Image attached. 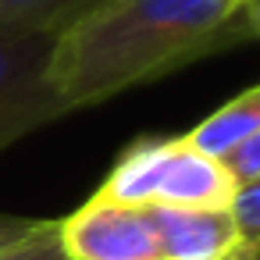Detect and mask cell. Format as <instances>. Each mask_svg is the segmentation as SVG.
Wrapping results in <instances>:
<instances>
[{"instance_id":"obj_4","label":"cell","mask_w":260,"mask_h":260,"mask_svg":"<svg viewBox=\"0 0 260 260\" xmlns=\"http://www.w3.org/2000/svg\"><path fill=\"white\" fill-rule=\"evenodd\" d=\"M72 260H164L150 207H132L93 192L75 214L57 217Z\"/></svg>"},{"instance_id":"obj_10","label":"cell","mask_w":260,"mask_h":260,"mask_svg":"<svg viewBox=\"0 0 260 260\" xmlns=\"http://www.w3.org/2000/svg\"><path fill=\"white\" fill-rule=\"evenodd\" d=\"M221 164H224L228 178L235 182V189L256 182V178H260V132H253V136H246L239 146H232V150L221 157Z\"/></svg>"},{"instance_id":"obj_8","label":"cell","mask_w":260,"mask_h":260,"mask_svg":"<svg viewBox=\"0 0 260 260\" xmlns=\"http://www.w3.org/2000/svg\"><path fill=\"white\" fill-rule=\"evenodd\" d=\"M0 260H72V256H68L64 242H61L57 221L43 217L40 228H32L29 235H22L11 246L0 249Z\"/></svg>"},{"instance_id":"obj_6","label":"cell","mask_w":260,"mask_h":260,"mask_svg":"<svg viewBox=\"0 0 260 260\" xmlns=\"http://www.w3.org/2000/svg\"><path fill=\"white\" fill-rule=\"evenodd\" d=\"M260 132V86L239 93L235 100H228L224 107H217L210 118H203L192 132H185V139L207 153V157H224L232 146H239L246 136Z\"/></svg>"},{"instance_id":"obj_3","label":"cell","mask_w":260,"mask_h":260,"mask_svg":"<svg viewBox=\"0 0 260 260\" xmlns=\"http://www.w3.org/2000/svg\"><path fill=\"white\" fill-rule=\"evenodd\" d=\"M50 32H0V153L72 114L50 82Z\"/></svg>"},{"instance_id":"obj_2","label":"cell","mask_w":260,"mask_h":260,"mask_svg":"<svg viewBox=\"0 0 260 260\" xmlns=\"http://www.w3.org/2000/svg\"><path fill=\"white\" fill-rule=\"evenodd\" d=\"M96 192L132 207H232L235 182L185 136H143L121 150Z\"/></svg>"},{"instance_id":"obj_11","label":"cell","mask_w":260,"mask_h":260,"mask_svg":"<svg viewBox=\"0 0 260 260\" xmlns=\"http://www.w3.org/2000/svg\"><path fill=\"white\" fill-rule=\"evenodd\" d=\"M43 217H25V214H8V210H0V249L11 246L15 239L29 235L32 228H40Z\"/></svg>"},{"instance_id":"obj_12","label":"cell","mask_w":260,"mask_h":260,"mask_svg":"<svg viewBox=\"0 0 260 260\" xmlns=\"http://www.w3.org/2000/svg\"><path fill=\"white\" fill-rule=\"evenodd\" d=\"M246 18H249L253 40H260V0H246Z\"/></svg>"},{"instance_id":"obj_1","label":"cell","mask_w":260,"mask_h":260,"mask_svg":"<svg viewBox=\"0 0 260 260\" xmlns=\"http://www.w3.org/2000/svg\"><path fill=\"white\" fill-rule=\"evenodd\" d=\"M246 40V0H111L57 36L50 82L68 111L96 107Z\"/></svg>"},{"instance_id":"obj_9","label":"cell","mask_w":260,"mask_h":260,"mask_svg":"<svg viewBox=\"0 0 260 260\" xmlns=\"http://www.w3.org/2000/svg\"><path fill=\"white\" fill-rule=\"evenodd\" d=\"M228 210H232L235 228H239V249L246 256L260 260V178L249 185H239Z\"/></svg>"},{"instance_id":"obj_5","label":"cell","mask_w":260,"mask_h":260,"mask_svg":"<svg viewBox=\"0 0 260 260\" xmlns=\"http://www.w3.org/2000/svg\"><path fill=\"white\" fill-rule=\"evenodd\" d=\"M164 260H224L239 249L228 207H150Z\"/></svg>"},{"instance_id":"obj_7","label":"cell","mask_w":260,"mask_h":260,"mask_svg":"<svg viewBox=\"0 0 260 260\" xmlns=\"http://www.w3.org/2000/svg\"><path fill=\"white\" fill-rule=\"evenodd\" d=\"M111 0H0V32H50L61 36Z\"/></svg>"},{"instance_id":"obj_13","label":"cell","mask_w":260,"mask_h":260,"mask_svg":"<svg viewBox=\"0 0 260 260\" xmlns=\"http://www.w3.org/2000/svg\"><path fill=\"white\" fill-rule=\"evenodd\" d=\"M224 260H253V256H246L242 249H235V253H232V256H224Z\"/></svg>"}]
</instances>
